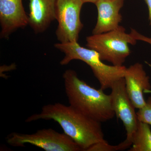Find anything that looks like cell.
Instances as JSON below:
<instances>
[{
  "label": "cell",
  "mask_w": 151,
  "mask_h": 151,
  "mask_svg": "<svg viewBox=\"0 0 151 151\" xmlns=\"http://www.w3.org/2000/svg\"><path fill=\"white\" fill-rule=\"evenodd\" d=\"M84 4L82 0H56L55 16L58 25L55 35L60 43L78 42L83 27L80 13Z\"/></svg>",
  "instance_id": "cell-6"
},
{
  "label": "cell",
  "mask_w": 151,
  "mask_h": 151,
  "mask_svg": "<svg viewBox=\"0 0 151 151\" xmlns=\"http://www.w3.org/2000/svg\"><path fill=\"white\" fill-rule=\"evenodd\" d=\"M69 105L91 119L103 123L115 116L111 97L104 90L90 86L78 78L75 70L68 69L63 75Z\"/></svg>",
  "instance_id": "cell-2"
},
{
  "label": "cell",
  "mask_w": 151,
  "mask_h": 151,
  "mask_svg": "<svg viewBox=\"0 0 151 151\" xmlns=\"http://www.w3.org/2000/svg\"><path fill=\"white\" fill-rule=\"evenodd\" d=\"M127 93L136 109L142 108L146 104L144 93L150 90V78L142 64L137 63L126 69L124 74Z\"/></svg>",
  "instance_id": "cell-9"
},
{
  "label": "cell",
  "mask_w": 151,
  "mask_h": 151,
  "mask_svg": "<svg viewBox=\"0 0 151 151\" xmlns=\"http://www.w3.org/2000/svg\"><path fill=\"white\" fill-rule=\"evenodd\" d=\"M131 33H132V35L137 40H141L142 41L145 42L150 44L151 45V38L147 37L143 35H142L138 32L136 30L133 29L131 30Z\"/></svg>",
  "instance_id": "cell-15"
},
{
  "label": "cell",
  "mask_w": 151,
  "mask_h": 151,
  "mask_svg": "<svg viewBox=\"0 0 151 151\" xmlns=\"http://www.w3.org/2000/svg\"><path fill=\"white\" fill-rule=\"evenodd\" d=\"M55 48L64 54L60 62L61 65H67L72 60H78L85 63L92 69L103 90L111 89L117 80L124 78L127 68L124 65H108L103 62L95 50L81 47L76 42L55 43Z\"/></svg>",
  "instance_id": "cell-3"
},
{
  "label": "cell",
  "mask_w": 151,
  "mask_h": 151,
  "mask_svg": "<svg viewBox=\"0 0 151 151\" xmlns=\"http://www.w3.org/2000/svg\"><path fill=\"white\" fill-rule=\"evenodd\" d=\"M147 6L149 11V19L151 26V0H144ZM151 38V37H150Z\"/></svg>",
  "instance_id": "cell-16"
},
{
  "label": "cell",
  "mask_w": 151,
  "mask_h": 151,
  "mask_svg": "<svg viewBox=\"0 0 151 151\" xmlns=\"http://www.w3.org/2000/svg\"><path fill=\"white\" fill-rule=\"evenodd\" d=\"M29 13L28 25L36 34L46 31L55 19L56 0H28Z\"/></svg>",
  "instance_id": "cell-11"
},
{
  "label": "cell",
  "mask_w": 151,
  "mask_h": 151,
  "mask_svg": "<svg viewBox=\"0 0 151 151\" xmlns=\"http://www.w3.org/2000/svg\"><path fill=\"white\" fill-rule=\"evenodd\" d=\"M110 94L112 108L115 115L123 122L126 132V139L132 144V139L137 128L138 122L137 113L126 88L124 78L117 80L111 88Z\"/></svg>",
  "instance_id": "cell-7"
},
{
  "label": "cell",
  "mask_w": 151,
  "mask_h": 151,
  "mask_svg": "<svg viewBox=\"0 0 151 151\" xmlns=\"http://www.w3.org/2000/svg\"><path fill=\"white\" fill-rule=\"evenodd\" d=\"M124 2V0H97L95 4L98 17L92 34L108 32L119 27L122 19L120 11Z\"/></svg>",
  "instance_id": "cell-10"
},
{
  "label": "cell",
  "mask_w": 151,
  "mask_h": 151,
  "mask_svg": "<svg viewBox=\"0 0 151 151\" xmlns=\"http://www.w3.org/2000/svg\"><path fill=\"white\" fill-rule=\"evenodd\" d=\"M137 115L139 122L151 126V97H149L146 100L145 106L138 109Z\"/></svg>",
  "instance_id": "cell-14"
},
{
  "label": "cell",
  "mask_w": 151,
  "mask_h": 151,
  "mask_svg": "<svg viewBox=\"0 0 151 151\" xmlns=\"http://www.w3.org/2000/svg\"><path fill=\"white\" fill-rule=\"evenodd\" d=\"M145 93H151V89L145 91Z\"/></svg>",
  "instance_id": "cell-18"
},
{
  "label": "cell",
  "mask_w": 151,
  "mask_h": 151,
  "mask_svg": "<svg viewBox=\"0 0 151 151\" xmlns=\"http://www.w3.org/2000/svg\"><path fill=\"white\" fill-rule=\"evenodd\" d=\"M1 38L8 39L14 32L28 25V15L22 0H0Z\"/></svg>",
  "instance_id": "cell-8"
},
{
  "label": "cell",
  "mask_w": 151,
  "mask_h": 151,
  "mask_svg": "<svg viewBox=\"0 0 151 151\" xmlns=\"http://www.w3.org/2000/svg\"><path fill=\"white\" fill-rule=\"evenodd\" d=\"M40 120L57 122L65 134L83 151L94 144L105 141L101 123L82 114L70 105L59 103L44 105L40 113L28 117L27 123Z\"/></svg>",
  "instance_id": "cell-1"
},
{
  "label": "cell",
  "mask_w": 151,
  "mask_h": 151,
  "mask_svg": "<svg viewBox=\"0 0 151 151\" xmlns=\"http://www.w3.org/2000/svg\"><path fill=\"white\" fill-rule=\"evenodd\" d=\"M129 151H151V130L150 125L139 122L132 139Z\"/></svg>",
  "instance_id": "cell-12"
},
{
  "label": "cell",
  "mask_w": 151,
  "mask_h": 151,
  "mask_svg": "<svg viewBox=\"0 0 151 151\" xmlns=\"http://www.w3.org/2000/svg\"><path fill=\"white\" fill-rule=\"evenodd\" d=\"M132 144L125 139L117 145H111L106 141L96 143L90 147L86 151H117L124 150L129 149Z\"/></svg>",
  "instance_id": "cell-13"
},
{
  "label": "cell",
  "mask_w": 151,
  "mask_h": 151,
  "mask_svg": "<svg viewBox=\"0 0 151 151\" xmlns=\"http://www.w3.org/2000/svg\"><path fill=\"white\" fill-rule=\"evenodd\" d=\"M137 41L131 33H127L124 27L119 26L111 31L87 37L86 46L97 52L103 61L122 66L131 53L129 44L135 45Z\"/></svg>",
  "instance_id": "cell-4"
},
{
  "label": "cell",
  "mask_w": 151,
  "mask_h": 151,
  "mask_svg": "<svg viewBox=\"0 0 151 151\" xmlns=\"http://www.w3.org/2000/svg\"><path fill=\"white\" fill-rule=\"evenodd\" d=\"M82 1L84 4L86 3H91L95 4L97 0H82Z\"/></svg>",
  "instance_id": "cell-17"
},
{
  "label": "cell",
  "mask_w": 151,
  "mask_h": 151,
  "mask_svg": "<svg viewBox=\"0 0 151 151\" xmlns=\"http://www.w3.org/2000/svg\"><path fill=\"white\" fill-rule=\"evenodd\" d=\"M7 143L14 147L30 144L46 151H82V149L65 133L52 129L38 130L32 134L13 132L7 137Z\"/></svg>",
  "instance_id": "cell-5"
}]
</instances>
